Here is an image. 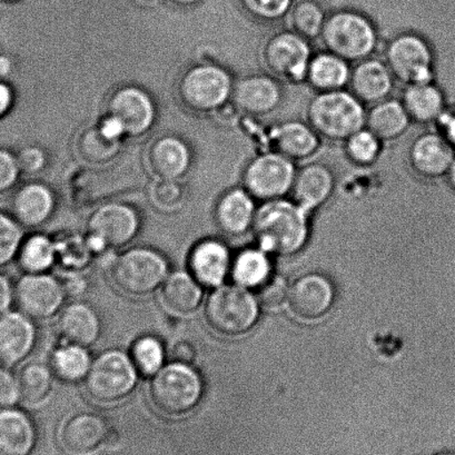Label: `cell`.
<instances>
[{
	"mask_svg": "<svg viewBox=\"0 0 455 455\" xmlns=\"http://www.w3.org/2000/svg\"><path fill=\"white\" fill-rule=\"evenodd\" d=\"M308 212L287 198L263 202L253 223L256 240L265 253L293 255L306 246Z\"/></svg>",
	"mask_w": 455,
	"mask_h": 455,
	"instance_id": "1",
	"label": "cell"
},
{
	"mask_svg": "<svg viewBox=\"0 0 455 455\" xmlns=\"http://www.w3.org/2000/svg\"><path fill=\"white\" fill-rule=\"evenodd\" d=\"M366 112L350 91L316 92L307 105L306 122L322 140L344 143L365 127Z\"/></svg>",
	"mask_w": 455,
	"mask_h": 455,
	"instance_id": "2",
	"label": "cell"
},
{
	"mask_svg": "<svg viewBox=\"0 0 455 455\" xmlns=\"http://www.w3.org/2000/svg\"><path fill=\"white\" fill-rule=\"evenodd\" d=\"M148 395L158 413L185 417L201 404L204 383L193 366L171 362L150 378Z\"/></svg>",
	"mask_w": 455,
	"mask_h": 455,
	"instance_id": "3",
	"label": "cell"
},
{
	"mask_svg": "<svg viewBox=\"0 0 455 455\" xmlns=\"http://www.w3.org/2000/svg\"><path fill=\"white\" fill-rule=\"evenodd\" d=\"M320 39L326 52L348 64L370 59L379 45L378 30L372 21L353 11H338L326 16Z\"/></svg>",
	"mask_w": 455,
	"mask_h": 455,
	"instance_id": "4",
	"label": "cell"
},
{
	"mask_svg": "<svg viewBox=\"0 0 455 455\" xmlns=\"http://www.w3.org/2000/svg\"><path fill=\"white\" fill-rule=\"evenodd\" d=\"M258 299L245 287L220 285L206 299V323L215 333L227 338L241 337L253 329L259 310Z\"/></svg>",
	"mask_w": 455,
	"mask_h": 455,
	"instance_id": "5",
	"label": "cell"
},
{
	"mask_svg": "<svg viewBox=\"0 0 455 455\" xmlns=\"http://www.w3.org/2000/svg\"><path fill=\"white\" fill-rule=\"evenodd\" d=\"M109 275L122 293L144 298L161 289L169 276V264L157 251L136 247L124 251L113 260Z\"/></svg>",
	"mask_w": 455,
	"mask_h": 455,
	"instance_id": "6",
	"label": "cell"
},
{
	"mask_svg": "<svg viewBox=\"0 0 455 455\" xmlns=\"http://www.w3.org/2000/svg\"><path fill=\"white\" fill-rule=\"evenodd\" d=\"M139 375L130 355L113 348L100 353L92 362L84 387L87 395L97 403L115 404L132 395Z\"/></svg>",
	"mask_w": 455,
	"mask_h": 455,
	"instance_id": "7",
	"label": "cell"
},
{
	"mask_svg": "<svg viewBox=\"0 0 455 455\" xmlns=\"http://www.w3.org/2000/svg\"><path fill=\"white\" fill-rule=\"evenodd\" d=\"M260 61L280 82L300 84L307 81L313 56L310 42L290 29L268 35L260 48Z\"/></svg>",
	"mask_w": 455,
	"mask_h": 455,
	"instance_id": "8",
	"label": "cell"
},
{
	"mask_svg": "<svg viewBox=\"0 0 455 455\" xmlns=\"http://www.w3.org/2000/svg\"><path fill=\"white\" fill-rule=\"evenodd\" d=\"M384 61L395 81L405 86L431 83L435 79V55L421 35H396L387 43Z\"/></svg>",
	"mask_w": 455,
	"mask_h": 455,
	"instance_id": "9",
	"label": "cell"
},
{
	"mask_svg": "<svg viewBox=\"0 0 455 455\" xmlns=\"http://www.w3.org/2000/svg\"><path fill=\"white\" fill-rule=\"evenodd\" d=\"M295 163L276 150L255 157L245 172L246 191L262 202L289 196L296 176Z\"/></svg>",
	"mask_w": 455,
	"mask_h": 455,
	"instance_id": "10",
	"label": "cell"
},
{
	"mask_svg": "<svg viewBox=\"0 0 455 455\" xmlns=\"http://www.w3.org/2000/svg\"><path fill=\"white\" fill-rule=\"evenodd\" d=\"M66 290L50 274H28L17 282L14 299L20 312L30 320L44 322L63 310Z\"/></svg>",
	"mask_w": 455,
	"mask_h": 455,
	"instance_id": "11",
	"label": "cell"
},
{
	"mask_svg": "<svg viewBox=\"0 0 455 455\" xmlns=\"http://www.w3.org/2000/svg\"><path fill=\"white\" fill-rule=\"evenodd\" d=\"M137 231L139 220L134 212L122 205H108L92 215L86 238L97 256L130 244Z\"/></svg>",
	"mask_w": 455,
	"mask_h": 455,
	"instance_id": "12",
	"label": "cell"
},
{
	"mask_svg": "<svg viewBox=\"0 0 455 455\" xmlns=\"http://www.w3.org/2000/svg\"><path fill=\"white\" fill-rule=\"evenodd\" d=\"M112 427L101 415L79 412L69 417L60 431L61 448L69 455H92L108 446Z\"/></svg>",
	"mask_w": 455,
	"mask_h": 455,
	"instance_id": "13",
	"label": "cell"
},
{
	"mask_svg": "<svg viewBox=\"0 0 455 455\" xmlns=\"http://www.w3.org/2000/svg\"><path fill=\"white\" fill-rule=\"evenodd\" d=\"M408 156L414 173L433 180L445 178L455 160V149L442 132H426L412 140Z\"/></svg>",
	"mask_w": 455,
	"mask_h": 455,
	"instance_id": "14",
	"label": "cell"
},
{
	"mask_svg": "<svg viewBox=\"0 0 455 455\" xmlns=\"http://www.w3.org/2000/svg\"><path fill=\"white\" fill-rule=\"evenodd\" d=\"M334 287L328 277L321 274H307L290 287V310L304 321L321 319L331 310L334 300Z\"/></svg>",
	"mask_w": 455,
	"mask_h": 455,
	"instance_id": "15",
	"label": "cell"
},
{
	"mask_svg": "<svg viewBox=\"0 0 455 455\" xmlns=\"http://www.w3.org/2000/svg\"><path fill=\"white\" fill-rule=\"evenodd\" d=\"M36 328L33 320L20 312L0 315V365L23 363L36 344Z\"/></svg>",
	"mask_w": 455,
	"mask_h": 455,
	"instance_id": "16",
	"label": "cell"
},
{
	"mask_svg": "<svg viewBox=\"0 0 455 455\" xmlns=\"http://www.w3.org/2000/svg\"><path fill=\"white\" fill-rule=\"evenodd\" d=\"M395 81L386 61L370 57L351 69L348 91L364 105L372 106L390 97Z\"/></svg>",
	"mask_w": 455,
	"mask_h": 455,
	"instance_id": "17",
	"label": "cell"
},
{
	"mask_svg": "<svg viewBox=\"0 0 455 455\" xmlns=\"http://www.w3.org/2000/svg\"><path fill=\"white\" fill-rule=\"evenodd\" d=\"M283 100L281 82L269 74L243 79L235 90L237 105L251 116H268L281 108Z\"/></svg>",
	"mask_w": 455,
	"mask_h": 455,
	"instance_id": "18",
	"label": "cell"
},
{
	"mask_svg": "<svg viewBox=\"0 0 455 455\" xmlns=\"http://www.w3.org/2000/svg\"><path fill=\"white\" fill-rule=\"evenodd\" d=\"M334 188L335 176L330 167L321 163H307L296 172L291 200L311 213L330 200Z\"/></svg>",
	"mask_w": 455,
	"mask_h": 455,
	"instance_id": "19",
	"label": "cell"
},
{
	"mask_svg": "<svg viewBox=\"0 0 455 455\" xmlns=\"http://www.w3.org/2000/svg\"><path fill=\"white\" fill-rule=\"evenodd\" d=\"M231 254L222 242L207 240L198 243L189 254L188 267L203 286L223 285L232 268Z\"/></svg>",
	"mask_w": 455,
	"mask_h": 455,
	"instance_id": "20",
	"label": "cell"
},
{
	"mask_svg": "<svg viewBox=\"0 0 455 455\" xmlns=\"http://www.w3.org/2000/svg\"><path fill=\"white\" fill-rule=\"evenodd\" d=\"M274 150L294 163L307 162L319 153L320 136L307 122L286 121L271 132Z\"/></svg>",
	"mask_w": 455,
	"mask_h": 455,
	"instance_id": "21",
	"label": "cell"
},
{
	"mask_svg": "<svg viewBox=\"0 0 455 455\" xmlns=\"http://www.w3.org/2000/svg\"><path fill=\"white\" fill-rule=\"evenodd\" d=\"M59 332L66 343L85 348L91 347L95 346L100 338V316L90 304H69L60 313Z\"/></svg>",
	"mask_w": 455,
	"mask_h": 455,
	"instance_id": "22",
	"label": "cell"
},
{
	"mask_svg": "<svg viewBox=\"0 0 455 455\" xmlns=\"http://www.w3.org/2000/svg\"><path fill=\"white\" fill-rule=\"evenodd\" d=\"M161 300L167 311L178 316H191L200 310L204 290L189 272L169 274L161 286Z\"/></svg>",
	"mask_w": 455,
	"mask_h": 455,
	"instance_id": "23",
	"label": "cell"
},
{
	"mask_svg": "<svg viewBox=\"0 0 455 455\" xmlns=\"http://www.w3.org/2000/svg\"><path fill=\"white\" fill-rule=\"evenodd\" d=\"M37 443L36 427L20 410L0 411V455H32Z\"/></svg>",
	"mask_w": 455,
	"mask_h": 455,
	"instance_id": "24",
	"label": "cell"
},
{
	"mask_svg": "<svg viewBox=\"0 0 455 455\" xmlns=\"http://www.w3.org/2000/svg\"><path fill=\"white\" fill-rule=\"evenodd\" d=\"M411 123L402 100L391 97L371 106L366 112L365 127L382 143L399 140L408 132Z\"/></svg>",
	"mask_w": 455,
	"mask_h": 455,
	"instance_id": "25",
	"label": "cell"
},
{
	"mask_svg": "<svg viewBox=\"0 0 455 455\" xmlns=\"http://www.w3.org/2000/svg\"><path fill=\"white\" fill-rule=\"evenodd\" d=\"M401 100L411 121L421 125L439 123L445 114L444 95L435 82L405 86Z\"/></svg>",
	"mask_w": 455,
	"mask_h": 455,
	"instance_id": "26",
	"label": "cell"
},
{
	"mask_svg": "<svg viewBox=\"0 0 455 455\" xmlns=\"http://www.w3.org/2000/svg\"><path fill=\"white\" fill-rule=\"evenodd\" d=\"M351 69L350 64L341 57L324 51L312 56L306 83L316 92L346 90Z\"/></svg>",
	"mask_w": 455,
	"mask_h": 455,
	"instance_id": "27",
	"label": "cell"
},
{
	"mask_svg": "<svg viewBox=\"0 0 455 455\" xmlns=\"http://www.w3.org/2000/svg\"><path fill=\"white\" fill-rule=\"evenodd\" d=\"M185 88L194 103L204 108H215L228 99L231 92V79L222 69L200 68L189 75Z\"/></svg>",
	"mask_w": 455,
	"mask_h": 455,
	"instance_id": "28",
	"label": "cell"
},
{
	"mask_svg": "<svg viewBox=\"0 0 455 455\" xmlns=\"http://www.w3.org/2000/svg\"><path fill=\"white\" fill-rule=\"evenodd\" d=\"M256 211L254 197L249 192L234 189L220 202V227L228 235H242L253 227Z\"/></svg>",
	"mask_w": 455,
	"mask_h": 455,
	"instance_id": "29",
	"label": "cell"
},
{
	"mask_svg": "<svg viewBox=\"0 0 455 455\" xmlns=\"http://www.w3.org/2000/svg\"><path fill=\"white\" fill-rule=\"evenodd\" d=\"M54 374L51 366L32 361L21 366L17 374L20 399L29 406H38L50 399L54 390Z\"/></svg>",
	"mask_w": 455,
	"mask_h": 455,
	"instance_id": "30",
	"label": "cell"
},
{
	"mask_svg": "<svg viewBox=\"0 0 455 455\" xmlns=\"http://www.w3.org/2000/svg\"><path fill=\"white\" fill-rule=\"evenodd\" d=\"M91 365L87 348L66 343L52 352L50 366L60 381L75 384L84 382Z\"/></svg>",
	"mask_w": 455,
	"mask_h": 455,
	"instance_id": "31",
	"label": "cell"
},
{
	"mask_svg": "<svg viewBox=\"0 0 455 455\" xmlns=\"http://www.w3.org/2000/svg\"><path fill=\"white\" fill-rule=\"evenodd\" d=\"M113 112L124 128L134 134L145 131L152 121V106L148 97L135 90L119 92L114 100Z\"/></svg>",
	"mask_w": 455,
	"mask_h": 455,
	"instance_id": "32",
	"label": "cell"
},
{
	"mask_svg": "<svg viewBox=\"0 0 455 455\" xmlns=\"http://www.w3.org/2000/svg\"><path fill=\"white\" fill-rule=\"evenodd\" d=\"M285 20L287 29L310 42L320 38L326 15L315 0H298L290 8Z\"/></svg>",
	"mask_w": 455,
	"mask_h": 455,
	"instance_id": "33",
	"label": "cell"
},
{
	"mask_svg": "<svg viewBox=\"0 0 455 455\" xmlns=\"http://www.w3.org/2000/svg\"><path fill=\"white\" fill-rule=\"evenodd\" d=\"M231 273L237 285L256 287L264 284L271 274V263L262 250H245L232 263Z\"/></svg>",
	"mask_w": 455,
	"mask_h": 455,
	"instance_id": "34",
	"label": "cell"
},
{
	"mask_svg": "<svg viewBox=\"0 0 455 455\" xmlns=\"http://www.w3.org/2000/svg\"><path fill=\"white\" fill-rule=\"evenodd\" d=\"M20 267L28 274H45L56 264L55 242L34 235L21 243L17 254Z\"/></svg>",
	"mask_w": 455,
	"mask_h": 455,
	"instance_id": "35",
	"label": "cell"
},
{
	"mask_svg": "<svg viewBox=\"0 0 455 455\" xmlns=\"http://www.w3.org/2000/svg\"><path fill=\"white\" fill-rule=\"evenodd\" d=\"M52 201L51 194L41 187L23 189L15 201V214L28 227H37L51 214Z\"/></svg>",
	"mask_w": 455,
	"mask_h": 455,
	"instance_id": "36",
	"label": "cell"
},
{
	"mask_svg": "<svg viewBox=\"0 0 455 455\" xmlns=\"http://www.w3.org/2000/svg\"><path fill=\"white\" fill-rule=\"evenodd\" d=\"M56 264L68 274H79L90 267L96 258L87 238L69 236L55 242Z\"/></svg>",
	"mask_w": 455,
	"mask_h": 455,
	"instance_id": "37",
	"label": "cell"
},
{
	"mask_svg": "<svg viewBox=\"0 0 455 455\" xmlns=\"http://www.w3.org/2000/svg\"><path fill=\"white\" fill-rule=\"evenodd\" d=\"M130 357L139 374L152 378L164 366L165 348L161 339L145 335L132 344Z\"/></svg>",
	"mask_w": 455,
	"mask_h": 455,
	"instance_id": "38",
	"label": "cell"
},
{
	"mask_svg": "<svg viewBox=\"0 0 455 455\" xmlns=\"http://www.w3.org/2000/svg\"><path fill=\"white\" fill-rule=\"evenodd\" d=\"M343 144L344 152L352 164L370 166L378 161L383 143L372 132L364 127L348 137Z\"/></svg>",
	"mask_w": 455,
	"mask_h": 455,
	"instance_id": "39",
	"label": "cell"
},
{
	"mask_svg": "<svg viewBox=\"0 0 455 455\" xmlns=\"http://www.w3.org/2000/svg\"><path fill=\"white\" fill-rule=\"evenodd\" d=\"M158 165L166 175L176 176L188 165V153L184 146L175 140H163L156 148Z\"/></svg>",
	"mask_w": 455,
	"mask_h": 455,
	"instance_id": "40",
	"label": "cell"
},
{
	"mask_svg": "<svg viewBox=\"0 0 455 455\" xmlns=\"http://www.w3.org/2000/svg\"><path fill=\"white\" fill-rule=\"evenodd\" d=\"M23 234L17 223L0 213V267L10 264L20 249Z\"/></svg>",
	"mask_w": 455,
	"mask_h": 455,
	"instance_id": "41",
	"label": "cell"
},
{
	"mask_svg": "<svg viewBox=\"0 0 455 455\" xmlns=\"http://www.w3.org/2000/svg\"><path fill=\"white\" fill-rule=\"evenodd\" d=\"M294 0H243V4L255 19L274 23L285 19Z\"/></svg>",
	"mask_w": 455,
	"mask_h": 455,
	"instance_id": "42",
	"label": "cell"
},
{
	"mask_svg": "<svg viewBox=\"0 0 455 455\" xmlns=\"http://www.w3.org/2000/svg\"><path fill=\"white\" fill-rule=\"evenodd\" d=\"M290 287L284 278L275 276L268 278L259 286V302L268 310L283 306L289 299Z\"/></svg>",
	"mask_w": 455,
	"mask_h": 455,
	"instance_id": "43",
	"label": "cell"
},
{
	"mask_svg": "<svg viewBox=\"0 0 455 455\" xmlns=\"http://www.w3.org/2000/svg\"><path fill=\"white\" fill-rule=\"evenodd\" d=\"M19 400L17 379L4 365L0 366V411L12 408Z\"/></svg>",
	"mask_w": 455,
	"mask_h": 455,
	"instance_id": "44",
	"label": "cell"
},
{
	"mask_svg": "<svg viewBox=\"0 0 455 455\" xmlns=\"http://www.w3.org/2000/svg\"><path fill=\"white\" fill-rule=\"evenodd\" d=\"M171 362L174 363L196 366L200 357L198 347L192 339H179L171 347L170 351Z\"/></svg>",
	"mask_w": 455,
	"mask_h": 455,
	"instance_id": "45",
	"label": "cell"
},
{
	"mask_svg": "<svg viewBox=\"0 0 455 455\" xmlns=\"http://www.w3.org/2000/svg\"><path fill=\"white\" fill-rule=\"evenodd\" d=\"M17 178V164L10 154L0 150V193L5 192Z\"/></svg>",
	"mask_w": 455,
	"mask_h": 455,
	"instance_id": "46",
	"label": "cell"
},
{
	"mask_svg": "<svg viewBox=\"0 0 455 455\" xmlns=\"http://www.w3.org/2000/svg\"><path fill=\"white\" fill-rule=\"evenodd\" d=\"M12 299H14V289H12L10 278L0 274V315L7 312Z\"/></svg>",
	"mask_w": 455,
	"mask_h": 455,
	"instance_id": "47",
	"label": "cell"
},
{
	"mask_svg": "<svg viewBox=\"0 0 455 455\" xmlns=\"http://www.w3.org/2000/svg\"><path fill=\"white\" fill-rule=\"evenodd\" d=\"M437 124L441 125L442 134L455 149V113L449 114L445 112Z\"/></svg>",
	"mask_w": 455,
	"mask_h": 455,
	"instance_id": "48",
	"label": "cell"
},
{
	"mask_svg": "<svg viewBox=\"0 0 455 455\" xmlns=\"http://www.w3.org/2000/svg\"><path fill=\"white\" fill-rule=\"evenodd\" d=\"M124 130L125 128H124L123 123L117 117H113L105 123L103 134L108 139H115V137L121 135Z\"/></svg>",
	"mask_w": 455,
	"mask_h": 455,
	"instance_id": "49",
	"label": "cell"
},
{
	"mask_svg": "<svg viewBox=\"0 0 455 455\" xmlns=\"http://www.w3.org/2000/svg\"><path fill=\"white\" fill-rule=\"evenodd\" d=\"M12 104V92L5 84L0 83V116L7 113Z\"/></svg>",
	"mask_w": 455,
	"mask_h": 455,
	"instance_id": "50",
	"label": "cell"
},
{
	"mask_svg": "<svg viewBox=\"0 0 455 455\" xmlns=\"http://www.w3.org/2000/svg\"><path fill=\"white\" fill-rule=\"evenodd\" d=\"M445 179L448 180L451 188L455 191V160L452 164H451L448 173L445 175Z\"/></svg>",
	"mask_w": 455,
	"mask_h": 455,
	"instance_id": "51",
	"label": "cell"
},
{
	"mask_svg": "<svg viewBox=\"0 0 455 455\" xmlns=\"http://www.w3.org/2000/svg\"><path fill=\"white\" fill-rule=\"evenodd\" d=\"M180 2H193V0H180Z\"/></svg>",
	"mask_w": 455,
	"mask_h": 455,
	"instance_id": "52",
	"label": "cell"
},
{
	"mask_svg": "<svg viewBox=\"0 0 455 455\" xmlns=\"http://www.w3.org/2000/svg\"><path fill=\"white\" fill-rule=\"evenodd\" d=\"M439 455H454V454H451V453H442V454H439Z\"/></svg>",
	"mask_w": 455,
	"mask_h": 455,
	"instance_id": "53",
	"label": "cell"
}]
</instances>
